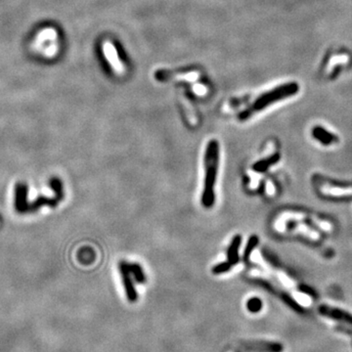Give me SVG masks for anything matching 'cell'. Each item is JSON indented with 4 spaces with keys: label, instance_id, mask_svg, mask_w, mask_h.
I'll list each match as a JSON object with an SVG mask.
<instances>
[{
    "label": "cell",
    "instance_id": "e0dca14e",
    "mask_svg": "<svg viewBox=\"0 0 352 352\" xmlns=\"http://www.w3.org/2000/svg\"><path fill=\"white\" fill-rule=\"evenodd\" d=\"M262 300L258 298H252L246 302V309L250 313H258L262 309Z\"/></svg>",
    "mask_w": 352,
    "mask_h": 352
},
{
    "label": "cell",
    "instance_id": "5bb4252c",
    "mask_svg": "<svg viewBox=\"0 0 352 352\" xmlns=\"http://www.w3.org/2000/svg\"><path fill=\"white\" fill-rule=\"evenodd\" d=\"M130 269L132 272V277L139 284H144L146 282V276L143 271V268L140 264H130Z\"/></svg>",
    "mask_w": 352,
    "mask_h": 352
},
{
    "label": "cell",
    "instance_id": "4fadbf2b",
    "mask_svg": "<svg viewBox=\"0 0 352 352\" xmlns=\"http://www.w3.org/2000/svg\"><path fill=\"white\" fill-rule=\"evenodd\" d=\"M49 186L51 190L54 192V197L58 198L59 200H62L65 196L64 192V184L63 181L59 177H51L49 180Z\"/></svg>",
    "mask_w": 352,
    "mask_h": 352
},
{
    "label": "cell",
    "instance_id": "8fae6325",
    "mask_svg": "<svg viewBox=\"0 0 352 352\" xmlns=\"http://www.w3.org/2000/svg\"><path fill=\"white\" fill-rule=\"evenodd\" d=\"M320 312L323 315L329 316V317L338 319V320H344V322L352 325V315H350L348 313H346L342 310H340L338 308H329V306H322V308H320Z\"/></svg>",
    "mask_w": 352,
    "mask_h": 352
},
{
    "label": "cell",
    "instance_id": "9c48e42d",
    "mask_svg": "<svg viewBox=\"0 0 352 352\" xmlns=\"http://www.w3.org/2000/svg\"><path fill=\"white\" fill-rule=\"evenodd\" d=\"M242 238L240 234H237L233 237L231 242L227 250V262H229L232 265H236L240 260L239 256V250L242 244Z\"/></svg>",
    "mask_w": 352,
    "mask_h": 352
},
{
    "label": "cell",
    "instance_id": "6da1fadb",
    "mask_svg": "<svg viewBox=\"0 0 352 352\" xmlns=\"http://www.w3.org/2000/svg\"><path fill=\"white\" fill-rule=\"evenodd\" d=\"M220 164V143L212 139L206 145L204 153V180L200 197L202 206L212 208L216 202V183Z\"/></svg>",
    "mask_w": 352,
    "mask_h": 352
},
{
    "label": "cell",
    "instance_id": "d6986e66",
    "mask_svg": "<svg viewBox=\"0 0 352 352\" xmlns=\"http://www.w3.org/2000/svg\"><path fill=\"white\" fill-rule=\"evenodd\" d=\"M55 36H56V32L53 30H44V32H42L40 36V38L42 40H45V38L50 40V38H53Z\"/></svg>",
    "mask_w": 352,
    "mask_h": 352
},
{
    "label": "cell",
    "instance_id": "ac0fdd59",
    "mask_svg": "<svg viewBox=\"0 0 352 352\" xmlns=\"http://www.w3.org/2000/svg\"><path fill=\"white\" fill-rule=\"evenodd\" d=\"M232 264L229 262H220V264H216L212 268V272L214 275H221L223 273H226L228 271L231 270L232 268Z\"/></svg>",
    "mask_w": 352,
    "mask_h": 352
},
{
    "label": "cell",
    "instance_id": "5b68a950",
    "mask_svg": "<svg viewBox=\"0 0 352 352\" xmlns=\"http://www.w3.org/2000/svg\"><path fill=\"white\" fill-rule=\"evenodd\" d=\"M242 348L248 352H282L283 346L278 342L252 340L242 342Z\"/></svg>",
    "mask_w": 352,
    "mask_h": 352
},
{
    "label": "cell",
    "instance_id": "2e32d148",
    "mask_svg": "<svg viewBox=\"0 0 352 352\" xmlns=\"http://www.w3.org/2000/svg\"><path fill=\"white\" fill-rule=\"evenodd\" d=\"M260 242V238L256 236V235H252L248 238V242L246 244V248H244V260H248V258L250 256V254H252L254 250L258 246Z\"/></svg>",
    "mask_w": 352,
    "mask_h": 352
},
{
    "label": "cell",
    "instance_id": "277c9868",
    "mask_svg": "<svg viewBox=\"0 0 352 352\" xmlns=\"http://www.w3.org/2000/svg\"><path fill=\"white\" fill-rule=\"evenodd\" d=\"M28 186L24 182H18L14 189V208L20 214H28Z\"/></svg>",
    "mask_w": 352,
    "mask_h": 352
},
{
    "label": "cell",
    "instance_id": "ba28073f",
    "mask_svg": "<svg viewBox=\"0 0 352 352\" xmlns=\"http://www.w3.org/2000/svg\"><path fill=\"white\" fill-rule=\"evenodd\" d=\"M59 200L55 197L50 198L47 196H40L38 198H36L34 202H30L28 214H34L38 210H40L44 206L48 208H56L59 204Z\"/></svg>",
    "mask_w": 352,
    "mask_h": 352
},
{
    "label": "cell",
    "instance_id": "52a82bcc",
    "mask_svg": "<svg viewBox=\"0 0 352 352\" xmlns=\"http://www.w3.org/2000/svg\"><path fill=\"white\" fill-rule=\"evenodd\" d=\"M103 50L105 53V56L107 58V60L109 61L110 66H112V68L114 70V72L116 74H122L124 72V66L118 56L116 50L114 48V46L112 44H110V42H106L103 45Z\"/></svg>",
    "mask_w": 352,
    "mask_h": 352
},
{
    "label": "cell",
    "instance_id": "8992f818",
    "mask_svg": "<svg viewBox=\"0 0 352 352\" xmlns=\"http://www.w3.org/2000/svg\"><path fill=\"white\" fill-rule=\"evenodd\" d=\"M200 74L197 72H172L166 70H158L156 72L154 76L156 80H196L198 78Z\"/></svg>",
    "mask_w": 352,
    "mask_h": 352
},
{
    "label": "cell",
    "instance_id": "7c38bea8",
    "mask_svg": "<svg viewBox=\"0 0 352 352\" xmlns=\"http://www.w3.org/2000/svg\"><path fill=\"white\" fill-rule=\"evenodd\" d=\"M312 135L314 136L315 139H317L323 145H330L332 143L334 142V139H336L334 137V135H332L330 132H327L326 130H324L323 128H320V126H316L313 128Z\"/></svg>",
    "mask_w": 352,
    "mask_h": 352
},
{
    "label": "cell",
    "instance_id": "9a60e30c",
    "mask_svg": "<svg viewBox=\"0 0 352 352\" xmlns=\"http://www.w3.org/2000/svg\"><path fill=\"white\" fill-rule=\"evenodd\" d=\"M350 61V57L346 54H342V55H336L330 58L329 64L327 66V72L330 74L332 72L334 68L338 65H344L348 64Z\"/></svg>",
    "mask_w": 352,
    "mask_h": 352
},
{
    "label": "cell",
    "instance_id": "30bf717a",
    "mask_svg": "<svg viewBox=\"0 0 352 352\" xmlns=\"http://www.w3.org/2000/svg\"><path fill=\"white\" fill-rule=\"evenodd\" d=\"M280 158H281V156L278 153L271 154L270 156H268L266 158H262V160L254 162L252 168L254 172H256L258 174H262V172H265L266 170H268L271 166H275L280 160Z\"/></svg>",
    "mask_w": 352,
    "mask_h": 352
},
{
    "label": "cell",
    "instance_id": "7a4b0ae2",
    "mask_svg": "<svg viewBox=\"0 0 352 352\" xmlns=\"http://www.w3.org/2000/svg\"><path fill=\"white\" fill-rule=\"evenodd\" d=\"M298 91V86L296 84H290L281 88H275L267 93H264V95H262L254 101V103L248 109L244 110L239 114V120H246L250 118L254 114L264 110V108L270 106L271 104L281 99H285L290 95L296 94Z\"/></svg>",
    "mask_w": 352,
    "mask_h": 352
},
{
    "label": "cell",
    "instance_id": "3957f363",
    "mask_svg": "<svg viewBox=\"0 0 352 352\" xmlns=\"http://www.w3.org/2000/svg\"><path fill=\"white\" fill-rule=\"evenodd\" d=\"M118 269L122 277V282L124 288V292L128 302H135L138 298V294L135 290V286L133 283V277L130 269V264L126 262H120L118 264Z\"/></svg>",
    "mask_w": 352,
    "mask_h": 352
},
{
    "label": "cell",
    "instance_id": "ffe728a7",
    "mask_svg": "<svg viewBox=\"0 0 352 352\" xmlns=\"http://www.w3.org/2000/svg\"><path fill=\"white\" fill-rule=\"evenodd\" d=\"M195 91H197L198 93H204L206 88H204L202 86H196V88H195Z\"/></svg>",
    "mask_w": 352,
    "mask_h": 352
}]
</instances>
